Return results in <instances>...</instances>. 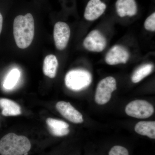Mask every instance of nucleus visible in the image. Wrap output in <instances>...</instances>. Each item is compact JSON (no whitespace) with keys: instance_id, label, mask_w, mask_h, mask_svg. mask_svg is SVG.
<instances>
[{"instance_id":"nucleus-5","label":"nucleus","mask_w":155,"mask_h":155,"mask_svg":"<svg viewBox=\"0 0 155 155\" xmlns=\"http://www.w3.org/2000/svg\"><path fill=\"white\" fill-rule=\"evenodd\" d=\"M125 111L130 117L144 119L152 116L154 109L152 105L147 101L137 100L129 103L126 106Z\"/></svg>"},{"instance_id":"nucleus-12","label":"nucleus","mask_w":155,"mask_h":155,"mask_svg":"<svg viewBox=\"0 0 155 155\" xmlns=\"http://www.w3.org/2000/svg\"><path fill=\"white\" fill-rule=\"evenodd\" d=\"M46 122L50 133L54 136L62 137L69 134V126L67 122L51 118H48Z\"/></svg>"},{"instance_id":"nucleus-11","label":"nucleus","mask_w":155,"mask_h":155,"mask_svg":"<svg viewBox=\"0 0 155 155\" xmlns=\"http://www.w3.org/2000/svg\"><path fill=\"white\" fill-rule=\"evenodd\" d=\"M115 6L116 12L120 17H132L137 14V5L135 0H117Z\"/></svg>"},{"instance_id":"nucleus-18","label":"nucleus","mask_w":155,"mask_h":155,"mask_svg":"<svg viewBox=\"0 0 155 155\" xmlns=\"http://www.w3.org/2000/svg\"><path fill=\"white\" fill-rule=\"evenodd\" d=\"M108 155H130L129 151L125 147L115 145L112 147L108 152Z\"/></svg>"},{"instance_id":"nucleus-13","label":"nucleus","mask_w":155,"mask_h":155,"mask_svg":"<svg viewBox=\"0 0 155 155\" xmlns=\"http://www.w3.org/2000/svg\"><path fill=\"white\" fill-rule=\"evenodd\" d=\"M0 107L2 109V114L4 116H17L22 114L19 105L8 99H0Z\"/></svg>"},{"instance_id":"nucleus-1","label":"nucleus","mask_w":155,"mask_h":155,"mask_svg":"<svg viewBox=\"0 0 155 155\" xmlns=\"http://www.w3.org/2000/svg\"><path fill=\"white\" fill-rule=\"evenodd\" d=\"M14 35L17 46L21 49L28 47L32 43L35 34L34 19L32 15L28 13L19 15L14 22Z\"/></svg>"},{"instance_id":"nucleus-4","label":"nucleus","mask_w":155,"mask_h":155,"mask_svg":"<svg viewBox=\"0 0 155 155\" xmlns=\"http://www.w3.org/2000/svg\"><path fill=\"white\" fill-rule=\"evenodd\" d=\"M116 89V81L114 78L109 76L104 78L98 84L95 101L101 105L105 104L110 100L112 93Z\"/></svg>"},{"instance_id":"nucleus-19","label":"nucleus","mask_w":155,"mask_h":155,"mask_svg":"<svg viewBox=\"0 0 155 155\" xmlns=\"http://www.w3.org/2000/svg\"><path fill=\"white\" fill-rule=\"evenodd\" d=\"M144 28L146 30L150 31H155V13H152L146 19L144 24Z\"/></svg>"},{"instance_id":"nucleus-2","label":"nucleus","mask_w":155,"mask_h":155,"mask_svg":"<svg viewBox=\"0 0 155 155\" xmlns=\"http://www.w3.org/2000/svg\"><path fill=\"white\" fill-rule=\"evenodd\" d=\"M31 148V142L25 136L10 133L0 140L1 155H27Z\"/></svg>"},{"instance_id":"nucleus-17","label":"nucleus","mask_w":155,"mask_h":155,"mask_svg":"<svg viewBox=\"0 0 155 155\" xmlns=\"http://www.w3.org/2000/svg\"><path fill=\"white\" fill-rule=\"evenodd\" d=\"M20 75V72L18 69H14L11 70L4 81V88L7 90L12 89L18 82Z\"/></svg>"},{"instance_id":"nucleus-14","label":"nucleus","mask_w":155,"mask_h":155,"mask_svg":"<svg viewBox=\"0 0 155 155\" xmlns=\"http://www.w3.org/2000/svg\"><path fill=\"white\" fill-rule=\"evenodd\" d=\"M134 130L140 135L152 139H155V121H140L136 124Z\"/></svg>"},{"instance_id":"nucleus-6","label":"nucleus","mask_w":155,"mask_h":155,"mask_svg":"<svg viewBox=\"0 0 155 155\" xmlns=\"http://www.w3.org/2000/svg\"><path fill=\"white\" fill-rule=\"evenodd\" d=\"M105 37L99 31H92L88 34L83 41V46L90 51L101 52L104 50L107 46Z\"/></svg>"},{"instance_id":"nucleus-10","label":"nucleus","mask_w":155,"mask_h":155,"mask_svg":"<svg viewBox=\"0 0 155 155\" xmlns=\"http://www.w3.org/2000/svg\"><path fill=\"white\" fill-rule=\"evenodd\" d=\"M107 5L101 0H90L84 12V18L88 21L96 20L104 13Z\"/></svg>"},{"instance_id":"nucleus-16","label":"nucleus","mask_w":155,"mask_h":155,"mask_svg":"<svg viewBox=\"0 0 155 155\" xmlns=\"http://www.w3.org/2000/svg\"><path fill=\"white\" fill-rule=\"evenodd\" d=\"M153 66L150 64H145L137 68L131 76V81L134 83H138L153 72Z\"/></svg>"},{"instance_id":"nucleus-20","label":"nucleus","mask_w":155,"mask_h":155,"mask_svg":"<svg viewBox=\"0 0 155 155\" xmlns=\"http://www.w3.org/2000/svg\"><path fill=\"white\" fill-rule=\"evenodd\" d=\"M3 21L2 15L0 13V34H1V32H2V28Z\"/></svg>"},{"instance_id":"nucleus-8","label":"nucleus","mask_w":155,"mask_h":155,"mask_svg":"<svg viewBox=\"0 0 155 155\" xmlns=\"http://www.w3.org/2000/svg\"><path fill=\"white\" fill-rule=\"evenodd\" d=\"M130 53L122 46L116 45L108 52L105 57L106 63L110 65L125 64L130 58Z\"/></svg>"},{"instance_id":"nucleus-9","label":"nucleus","mask_w":155,"mask_h":155,"mask_svg":"<svg viewBox=\"0 0 155 155\" xmlns=\"http://www.w3.org/2000/svg\"><path fill=\"white\" fill-rule=\"evenodd\" d=\"M56 107L58 112L65 119L75 124L83 122L82 114L69 102L61 101L57 103Z\"/></svg>"},{"instance_id":"nucleus-7","label":"nucleus","mask_w":155,"mask_h":155,"mask_svg":"<svg viewBox=\"0 0 155 155\" xmlns=\"http://www.w3.org/2000/svg\"><path fill=\"white\" fill-rule=\"evenodd\" d=\"M70 36V29L66 22H58L54 27V38L56 48L63 50L67 47Z\"/></svg>"},{"instance_id":"nucleus-15","label":"nucleus","mask_w":155,"mask_h":155,"mask_svg":"<svg viewBox=\"0 0 155 155\" xmlns=\"http://www.w3.org/2000/svg\"><path fill=\"white\" fill-rule=\"evenodd\" d=\"M58 66V59L55 56L51 54L47 56L44 61L43 71L46 76L54 78L57 74Z\"/></svg>"},{"instance_id":"nucleus-3","label":"nucleus","mask_w":155,"mask_h":155,"mask_svg":"<svg viewBox=\"0 0 155 155\" xmlns=\"http://www.w3.org/2000/svg\"><path fill=\"white\" fill-rule=\"evenodd\" d=\"M92 77L90 72L84 69H74L67 73L65 83L67 88L73 91L83 90L91 83Z\"/></svg>"}]
</instances>
